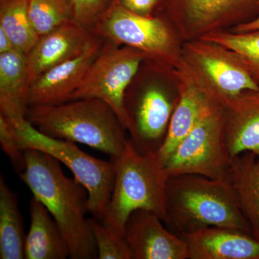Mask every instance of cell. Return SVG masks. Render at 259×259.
<instances>
[{
	"mask_svg": "<svg viewBox=\"0 0 259 259\" xmlns=\"http://www.w3.org/2000/svg\"><path fill=\"white\" fill-rule=\"evenodd\" d=\"M25 168L19 174L59 225L69 244L70 258H97L90 219L88 192L76 179L64 175L61 162L35 149L24 150Z\"/></svg>",
	"mask_w": 259,
	"mask_h": 259,
	"instance_id": "6da1fadb",
	"label": "cell"
},
{
	"mask_svg": "<svg viewBox=\"0 0 259 259\" xmlns=\"http://www.w3.org/2000/svg\"><path fill=\"white\" fill-rule=\"evenodd\" d=\"M199 38L215 42L236 53L259 85V30L247 32L224 30L210 32Z\"/></svg>",
	"mask_w": 259,
	"mask_h": 259,
	"instance_id": "603a6c76",
	"label": "cell"
},
{
	"mask_svg": "<svg viewBox=\"0 0 259 259\" xmlns=\"http://www.w3.org/2000/svg\"><path fill=\"white\" fill-rule=\"evenodd\" d=\"M165 73L168 74L161 66L146 59L125 93L127 131L141 153L159 151L178 102L179 96H172L161 83Z\"/></svg>",
	"mask_w": 259,
	"mask_h": 259,
	"instance_id": "5b68a950",
	"label": "cell"
},
{
	"mask_svg": "<svg viewBox=\"0 0 259 259\" xmlns=\"http://www.w3.org/2000/svg\"><path fill=\"white\" fill-rule=\"evenodd\" d=\"M226 180L233 189L252 234L259 240V156L251 152L235 156Z\"/></svg>",
	"mask_w": 259,
	"mask_h": 259,
	"instance_id": "ffe728a7",
	"label": "cell"
},
{
	"mask_svg": "<svg viewBox=\"0 0 259 259\" xmlns=\"http://www.w3.org/2000/svg\"><path fill=\"white\" fill-rule=\"evenodd\" d=\"M74 21L93 32L107 14L115 0H69Z\"/></svg>",
	"mask_w": 259,
	"mask_h": 259,
	"instance_id": "484cf974",
	"label": "cell"
},
{
	"mask_svg": "<svg viewBox=\"0 0 259 259\" xmlns=\"http://www.w3.org/2000/svg\"><path fill=\"white\" fill-rule=\"evenodd\" d=\"M180 236L189 259H259V240L238 230L207 227Z\"/></svg>",
	"mask_w": 259,
	"mask_h": 259,
	"instance_id": "2e32d148",
	"label": "cell"
},
{
	"mask_svg": "<svg viewBox=\"0 0 259 259\" xmlns=\"http://www.w3.org/2000/svg\"><path fill=\"white\" fill-rule=\"evenodd\" d=\"M166 224L180 234L207 228L252 234L228 181L194 175H173L167 182Z\"/></svg>",
	"mask_w": 259,
	"mask_h": 259,
	"instance_id": "7a4b0ae2",
	"label": "cell"
},
{
	"mask_svg": "<svg viewBox=\"0 0 259 259\" xmlns=\"http://www.w3.org/2000/svg\"><path fill=\"white\" fill-rule=\"evenodd\" d=\"M161 10L183 42L252 21L259 0H164Z\"/></svg>",
	"mask_w": 259,
	"mask_h": 259,
	"instance_id": "30bf717a",
	"label": "cell"
},
{
	"mask_svg": "<svg viewBox=\"0 0 259 259\" xmlns=\"http://www.w3.org/2000/svg\"><path fill=\"white\" fill-rule=\"evenodd\" d=\"M146 59L147 56L139 49L118 45L105 39L98 56L69 101L95 98L106 102L113 109L127 131L124 96Z\"/></svg>",
	"mask_w": 259,
	"mask_h": 259,
	"instance_id": "9c48e42d",
	"label": "cell"
},
{
	"mask_svg": "<svg viewBox=\"0 0 259 259\" xmlns=\"http://www.w3.org/2000/svg\"><path fill=\"white\" fill-rule=\"evenodd\" d=\"M182 57L221 103L259 90L236 53L215 42L202 38L183 41Z\"/></svg>",
	"mask_w": 259,
	"mask_h": 259,
	"instance_id": "8fae6325",
	"label": "cell"
},
{
	"mask_svg": "<svg viewBox=\"0 0 259 259\" xmlns=\"http://www.w3.org/2000/svg\"><path fill=\"white\" fill-rule=\"evenodd\" d=\"M259 30V16L252 21L247 23L237 25L235 28H232L230 31L233 32H247L257 31Z\"/></svg>",
	"mask_w": 259,
	"mask_h": 259,
	"instance_id": "f546056e",
	"label": "cell"
},
{
	"mask_svg": "<svg viewBox=\"0 0 259 259\" xmlns=\"http://www.w3.org/2000/svg\"><path fill=\"white\" fill-rule=\"evenodd\" d=\"M159 0H120V4L127 11L141 16L152 15Z\"/></svg>",
	"mask_w": 259,
	"mask_h": 259,
	"instance_id": "83f0119b",
	"label": "cell"
},
{
	"mask_svg": "<svg viewBox=\"0 0 259 259\" xmlns=\"http://www.w3.org/2000/svg\"><path fill=\"white\" fill-rule=\"evenodd\" d=\"M11 125L22 150L44 151L69 168L74 178L88 190L89 212L97 221H102L115 180V166L112 161L93 157L71 141L47 136L27 119Z\"/></svg>",
	"mask_w": 259,
	"mask_h": 259,
	"instance_id": "52a82bcc",
	"label": "cell"
},
{
	"mask_svg": "<svg viewBox=\"0 0 259 259\" xmlns=\"http://www.w3.org/2000/svg\"><path fill=\"white\" fill-rule=\"evenodd\" d=\"M99 259H134L125 235L120 234L110 227L97 221L90 219Z\"/></svg>",
	"mask_w": 259,
	"mask_h": 259,
	"instance_id": "d4e9b609",
	"label": "cell"
},
{
	"mask_svg": "<svg viewBox=\"0 0 259 259\" xmlns=\"http://www.w3.org/2000/svg\"><path fill=\"white\" fill-rule=\"evenodd\" d=\"M99 37L74 20L39 37L26 55L29 88L48 70L82 54Z\"/></svg>",
	"mask_w": 259,
	"mask_h": 259,
	"instance_id": "5bb4252c",
	"label": "cell"
},
{
	"mask_svg": "<svg viewBox=\"0 0 259 259\" xmlns=\"http://www.w3.org/2000/svg\"><path fill=\"white\" fill-rule=\"evenodd\" d=\"M233 158L225 138V109L217 102L163 163L169 176L194 175L226 180Z\"/></svg>",
	"mask_w": 259,
	"mask_h": 259,
	"instance_id": "ba28073f",
	"label": "cell"
},
{
	"mask_svg": "<svg viewBox=\"0 0 259 259\" xmlns=\"http://www.w3.org/2000/svg\"><path fill=\"white\" fill-rule=\"evenodd\" d=\"M30 20L39 37L74 20L69 0H28Z\"/></svg>",
	"mask_w": 259,
	"mask_h": 259,
	"instance_id": "cb8c5ba5",
	"label": "cell"
},
{
	"mask_svg": "<svg viewBox=\"0 0 259 259\" xmlns=\"http://www.w3.org/2000/svg\"><path fill=\"white\" fill-rule=\"evenodd\" d=\"M115 180L110 201L101 222L120 234L138 209L158 214L163 223L167 215V182L169 175L157 153L140 152L131 139L117 157L111 158Z\"/></svg>",
	"mask_w": 259,
	"mask_h": 259,
	"instance_id": "3957f363",
	"label": "cell"
},
{
	"mask_svg": "<svg viewBox=\"0 0 259 259\" xmlns=\"http://www.w3.org/2000/svg\"><path fill=\"white\" fill-rule=\"evenodd\" d=\"M28 91L26 55L0 54V115L11 125L26 119Z\"/></svg>",
	"mask_w": 259,
	"mask_h": 259,
	"instance_id": "ac0fdd59",
	"label": "cell"
},
{
	"mask_svg": "<svg viewBox=\"0 0 259 259\" xmlns=\"http://www.w3.org/2000/svg\"><path fill=\"white\" fill-rule=\"evenodd\" d=\"M26 119L47 136L87 145L111 158L120 154L127 139L113 109L99 99L28 107Z\"/></svg>",
	"mask_w": 259,
	"mask_h": 259,
	"instance_id": "277c9868",
	"label": "cell"
},
{
	"mask_svg": "<svg viewBox=\"0 0 259 259\" xmlns=\"http://www.w3.org/2000/svg\"><path fill=\"white\" fill-rule=\"evenodd\" d=\"M222 104L225 138L232 157L245 152L259 156V90L245 91Z\"/></svg>",
	"mask_w": 259,
	"mask_h": 259,
	"instance_id": "e0dca14e",
	"label": "cell"
},
{
	"mask_svg": "<svg viewBox=\"0 0 259 259\" xmlns=\"http://www.w3.org/2000/svg\"><path fill=\"white\" fill-rule=\"evenodd\" d=\"M104 40L99 37L82 54L40 75L29 88L28 107L56 105L69 101L98 56Z\"/></svg>",
	"mask_w": 259,
	"mask_h": 259,
	"instance_id": "9a60e30c",
	"label": "cell"
},
{
	"mask_svg": "<svg viewBox=\"0 0 259 259\" xmlns=\"http://www.w3.org/2000/svg\"><path fill=\"white\" fill-rule=\"evenodd\" d=\"M170 76L174 81H177L179 100L166 139L157 153L163 163L204 114L219 102L184 59Z\"/></svg>",
	"mask_w": 259,
	"mask_h": 259,
	"instance_id": "7c38bea8",
	"label": "cell"
},
{
	"mask_svg": "<svg viewBox=\"0 0 259 259\" xmlns=\"http://www.w3.org/2000/svg\"><path fill=\"white\" fill-rule=\"evenodd\" d=\"M120 46L139 49L147 60L172 72L182 63V40L163 15L141 16L115 0L93 31Z\"/></svg>",
	"mask_w": 259,
	"mask_h": 259,
	"instance_id": "8992f818",
	"label": "cell"
},
{
	"mask_svg": "<svg viewBox=\"0 0 259 259\" xmlns=\"http://www.w3.org/2000/svg\"><path fill=\"white\" fill-rule=\"evenodd\" d=\"M15 49L9 35L3 28H0V54H5Z\"/></svg>",
	"mask_w": 259,
	"mask_h": 259,
	"instance_id": "f1b7e54d",
	"label": "cell"
},
{
	"mask_svg": "<svg viewBox=\"0 0 259 259\" xmlns=\"http://www.w3.org/2000/svg\"><path fill=\"white\" fill-rule=\"evenodd\" d=\"M30 225L25 236V258L65 259L70 257L69 244L47 207L36 197L30 204Z\"/></svg>",
	"mask_w": 259,
	"mask_h": 259,
	"instance_id": "d6986e66",
	"label": "cell"
},
{
	"mask_svg": "<svg viewBox=\"0 0 259 259\" xmlns=\"http://www.w3.org/2000/svg\"><path fill=\"white\" fill-rule=\"evenodd\" d=\"M125 234L134 259H189L184 238L168 231L161 218L151 211L133 212Z\"/></svg>",
	"mask_w": 259,
	"mask_h": 259,
	"instance_id": "4fadbf2b",
	"label": "cell"
},
{
	"mask_svg": "<svg viewBox=\"0 0 259 259\" xmlns=\"http://www.w3.org/2000/svg\"><path fill=\"white\" fill-rule=\"evenodd\" d=\"M0 28L9 35L15 50L25 55L39 38L30 20L28 0H0Z\"/></svg>",
	"mask_w": 259,
	"mask_h": 259,
	"instance_id": "7402d4cb",
	"label": "cell"
},
{
	"mask_svg": "<svg viewBox=\"0 0 259 259\" xmlns=\"http://www.w3.org/2000/svg\"><path fill=\"white\" fill-rule=\"evenodd\" d=\"M25 236L17 194L0 177V258H25Z\"/></svg>",
	"mask_w": 259,
	"mask_h": 259,
	"instance_id": "44dd1931",
	"label": "cell"
},
{
	"mask_svg": "<svg viewBox=\"0 0 259 259\" xmlns=\"http://www.w3.org/2000/svg\"><path fill=\"white\" fill-rule=\"evenodd\" d=\"M0 144L15 171L21 173L25 168V153L19 146L13 127L0 115Z\"/></svg>",
	"mask_w": 259,
	"mask_h": 259,
	"instance_id": "4316f807",
	"label": "cell"
}]
</instances>
